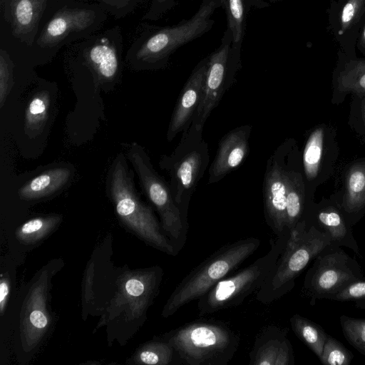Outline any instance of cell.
<instances>
[{"mask_svg":"<svg viewBox=\"0 0 365 365\" xmlns=\"http://www.w3.org/2000/svg\"><path fill=\"white\" fill-rule=\"evenodd\" d=\"M217 6L216 0H206L189 20L153 34L137 50L133 63L138 68L157 66L178 48L207 31L213 23L210 18Z\"/></svg>","mask_w":365,"mask_h":365,"instance_id":"cell-9","label":"cell"},{"mask_svg":"<svg viewBox=\"0 0 365 365\" xmlns=\"http://www.w3.org/2000/svg\"><path fill=\"white\" fill-rule=\"evenodd\" d=\"M108 6L113 14L125 12L127 9L131 8L134 0H99Z\"/></svg>","mask_w":365,"mask_h":365,"instance_id":"cell-36","label":"cell"},{"mask_svg":"<svg viewBox=\"0 0 365 365\" xmlns=\"http://www.w3.org/2000/svg\"><path fill=\"white\" fill-rule=\"evenodd\" d=\"M51 103V97L48 91H39L31 96L24 118V128L28 135L34 137L43 131L48 120Z\"/></svg>","mask_w":365,"mask_h":365,"instance_id":"cell-26","label":"cell"},{"mask_svg":"<svg viewBox=\"0 0 365 365\" xmlns=\"http://www.w3.org/2000/svg\"><path fill=\"white\" fill-rule=\"evenodd\" d=\"M47 0H1L5 19L12 34L31 46L38 31Z\"/></svg>","mask_w":365,"mask_h":365,"instance_id":"cell-18","label":"cell"},{"mask_svg":"<svg viewBox=\"0 0 365 365\" xmlns=\"http://www.w3.org/2000/svg\"><path fill=\"white\" fill-rule=\"evenodd\" d=\"M356 48L365 56V23L359 34Z\"/></svg>","mask_w":365,"mask_h":365,"instance_id":"cell-38","label":"cell"},{"mask_svg":"<svg viewBox=\"0 0 365 365\" xmlns=\"http://www.w3.org/2000/svg\"><path fill=\"white\" fill-rule=\"evenodd\" d=\"M85 58L98 83H111L119 76L118 53L108 38L102 37L88 47L85 53Z\"/></svg>","mask_w":365,"mask_h":365,"instance_id":"cell-20","label":"cell"},{"mask_svg":"<svg viewBox=\"0 0 365 365\" xmlns=\"http://www.w3.org/2000/svg\"><path fill=\"white\" fill-rule=\"evenodd\" d=\"M289 322L296 336L319 358L328 336L324 329L317 323L298 314H294Z\"/></svg>","mask_w":365,"mask_h":365,"instance_id":"cell-29","label":"cell"},{"mask_svg":"<svg viewBox=\"0 0 365 365\" xmlns=\"http://www.w3.org/2000/svg\"><path fill=\"white\" fill-rule=\"evenodd\" d=\"M51 277L47 269L36 274L23 303L20 336L23 348L29 352L39 345L51 327V316L47 307Z\"/></svg>","mask_w":365,"mask_h":365,"instance_id":"cell-10","label":"cell"},{"mask_svg":"<svg viewBox=\"0 0 365 365\" xmlns=\"http://www.w3.org/2000/svg\"><path fill=\"white\" fill-rule=\"evenodd\" d=\"M362 110H363V117H364V122H365V101L363 103Z\"/></svg>","mask_w":365,"mask_h":365,"instance_id":"cell-39","label":"cell"},{"mask_svg":"<svg viewBox=\"0 0 365 365\" xmlns=\"http://www.w3.org/2000/svg\"><path fill=\"white\" fill-rule=\"evenodd\" d=\"M287 329L276 325L264 327L257 334L249 354L250 365H293L292 346Z\"/></svg>","mask_w":365,"mask_h":365,"instance_id":"cell-16","label":"cell"},{"mask_svg":"<svg viewBox=\"0 0 365 365\" xmlns=\"http://www.w3.org/2000/svg\"><path fill=\"white\" fill-rule=\"evenodd\" d=\"M324 130L315 129L309 135L303 153V165L308 180L314 179L319 170L323 152Z\"/></svg>","mask_w":365,"mask_h":365,"instance_id":"cell-30","label":"cell"},{"mask_svg":"<svg viewBox=\"0 0 365 365\" xmlns=\"http://www.w3.org/2000/svg\"><path fill=\"white\" fill-rule=\"evenodd\" d=\"M252 125H243L226 133L220 140L215 159L208 170V184L219 182L237 169L250 151Z\"/></svg>","mask_w":365,"mask_h":365,"instance_id":"cell-15","label":"cell"},{"mask_svg":"<svg viewBox=\"0 0 365 365\" xmlns=\"http://www.w3.org/2000/svg\"><path fill=\"white\" fill-rule=\"evenodd\" d=\"M354 356L339 341L327 336L322 353L319 357L324 365H349Z\"/></svg>","mask_w":365,"mask_h":365,"instance_id":"cell-32","label":"cell"},{"mask_svg":"<svg viewBox=\"0 0 365 365\" xmlns=\"http://www.w3.org/2000/svg\"><path fill=\"white\" fill-rule=\"evenodd\" d=\"M335 76L340 91L365 93V58L350 57L339 51Z\"/></svg>","mask_w":365,"mask_h":365,"instance_id":"cell-23","label":"cell"},{"mask_svg":"<svg viewBox=\"0 0 365 365\" xmlns=\"http://www.w3.org/2000/svg\"><path fill=\"white\" fill-rule=\"evenodd\" d=\"M163 336L182 364L227 365L240 344L239 335L228 325L210 319L185 324Z\"/></svg>","mask_w":365,"mask_h":365,"instance_id":"cell-3","label":"cell"},{"mask_svg":"<svg viewBox=\"0 0 365 365\" xmlns=\"http://www.w3.org/2000/svg\"><path fill=\"white\" fill-rule=\"evenodd\" d=\"M327 14L328 29L339 51L356 57V43L365 23V0H333Z\"/></svg>","mask_w":365,"mask_h":365,"instance_id":"cell-12","label":"cell"},{"mask_svg":"<svg viewBox=\"0 0 365 365\" xmlns=\"http://www.w3.org/2000/svg\"><path fill=\"white\" fill-rule=\"evenodd\" d=\"M288 237L285 235L272 238L271 248L266 255L215 284L197 300L199 316L237 307L252 293L257 292L274 268Z\"/></svg>","mask_w":365,"mask_h":365,"instance_id":"cell-6","label":"cell"},{"mask_svg":"<svg viewBox=\"0 0 365 365\" xmlns=\"http://www.w3.org/2000/svg\"><path fill=\"white\" fill-rule=\"evenodd\" d=\"M203 126L191 122L174 150L163 155L160 168L169 175V186L175 202L187 218L189 204L209 160L208 144L202 137Z\"/></svg>","mask_w":365,"mask_h":365,"instance_id":"cell-5","label":"cell"},{"mask_svg":"<svg viewBox=\"0 0 365 365\" xmlns=\"http://www.w3.org/2000/svg\"><path fill=\"white\" fill-rule=\"evenodd\" d=\"M317 220L318 227L329 236L332 245L346 247L361 255L353 231L339 210L333 206L323 207L318 211Z\"/></svg>","mask_w":365,"mask_h":365,"instance_id":"cell-22","label":"cell"},{"mask_svg":"<svg viewBox=\"0 0 365 365\" xmlns=\"http://www.w3.org/2000/svg\"><path fill=\"white\" fill-rule=\"evenodd\" d=\"M332 245L329 236L304 219L289 235L274 268L257 290L256 299L269 304L289 292L295 279L324 250Z\"/></svg>","mask_w":365,"mask_h":365,"instance_id":"cell-2","label":"cell"},{"mask_svg":"<svg viewBox=\"0 0 365 365\" xmlns=\"http://www.w3.org/2000/svg\"><path fill=\"white\" fill-rule=\"evenodd\" d=\"M286 219L287 230L290 233L304 218L305 190L302 175L299 173L286 168Z\"/></svg>","mask_w":365,"mask_h":365,"instance_id":"cell-24","label":"cell"},{"mask_svg":"<svg viewBox=\"0 0 365 365\" xmlns=\"http://www.w3.org/2000/svg\"><path fill=\"white\" fill-rule=\"evenodd\" d=\"M163 276V269L159 266L129 274L122 282L117 304H127L126 310L130 317L143 321L148 307L159 292Z\"/></svg>","mask_w":365,"mask_h":365,"instance_id":"cell-13","label":"cell"},{"mask_svg":"<svg viewBox=\"0 0 365 365\" xmlns=\"http://www.w3.org/2000/svg\"><path fill=\"white\" fill-rule=\"evenodd\" d=\"M72 177V171L66 167L48 169L33 178L18 191L24 200H37L48 197L65 187Z\"/></svg>","mask_w":365,"mask_h":365,"instance_id":"cell-21","label":"cell"},{"mask_svg":"<svg viewBox=\"0 0 365 365\" xmlns=\"http://www.w3.org/2000/svg\"><path fill=\"white\" fill-rule=\"evenodd\" d=\"M62 220L56 214L32 218L16 230V237L24 245H36L56 229Z\"/></svg>","mask_w":365,"mask_h":365,"instance_id":"cell-27","label":"cell"},{"mask_svg":"<svg viewBox=\"0 0 365 365\" xmlns=\"http://www.w3.org/2000/svg\"><path fill=\"white\" fill-rule=\"evenodd\" d=\"M362 277L359 263L340 247L330 245L314 259L304 277L302 291L314 305L318 299H330Z\"/></svg>","mask_w":365,"mask_h":365,"instance_id":"cell-8","label":"cell"},{"mask_svg":"<svg viewBox=\"0 0 365 365\" xmlns=\"http://www.w3.org/2000/svg\"><path fill=\"white\" fill-rule=\"evenodd\" d=\"M10 292V284L8 278L1 277L0 281V314L3 315L6 307Z\"/></svg>","mask_w":365,"mask_h":365,"instance_id":"cell-37","label":"cell"},{"mask_svg":"<svg viewBox=\"0 0 365 365\" xmlns=\"http://www.w3.org/2000/svg\"><path fill=\"white\" fill-rule=\"evenodd\" d=\"M127 157L116 155L106 178V192L120 221L147 245L171 256L178 252L165 235L150 206L140 197Z\"/></svg>","mask_w":365,"mask_h":365,"instance_id":"cell-1","label":"cell"},{"mask_svg":"<svg viewBox=\"0 0 365 365\" xmlns=\"http://www.w3.org/2000/svg\"><path fill=\"white\" fill-rule=\"evenodd\" d=\"M232 40L238 43L243 34L244 5L242 0H223Z\"/></svg>","mask_w":365,"mask_h":365,"instance_id":"cell-33","label":"cell"},{"mask_svg":"<svg viewBox=\"0 0 365 365\" xmlns=\"http://www.w3.org/2000/svg\"><path fill=\"white\" fill-rule=\"evenodd\" d=\"M126 157L137 174L140 186L157 210L160 225L179 253L187 240V218L175 202L169 183L155 170L144 148L138 143H131Z\"/></svg>","mask_w":365,"mask_h":365,"instance_id":"cell-7","label":"cell"},{"mask_svg":"<svg viewBox=\"0 0 365 365\" xmlns=\"http://www.w3.org/2000/svg\"><path fill=\"white\" fill-rule=\"evenodd\" d=\"M14 64L6 51L0 53V108H2L14 86Z\"/></svg>","mask_w":365,"mask_h":365,"instance_id":"cell-34","label":"cell"},{"mask_svg":"<svg viewBox=\"0 0 365 365\" xmlns=\"http://www.w3.org/2000/svg\"><path fill=\"white\" fill-rule=\"evenodd\" d=\"M207 68V61L201 62L184 85L168 125V141H172L191 123L202 99Z\"/></svg>","mask_w":365,"mask_h":365,"instance_id":"cell-17","label":"cell"},{"mask_svg":"<svg viewBox=\"0 0 365 365\" xmlns=\"http://www.w3.org/2000/svg\"><path fill=\"white\" fill-rule=\"evenodd\" d=\"M95 18V13L89 9H62L44 26L37 44L43 48L55 46L69 34L88 29Z\"/></svg>","mask_w":365,"mask_h":365,"instance_id":"cell-19","label":"cell"},{"mask_svg":"<svg viewBox=\"0 0 365 365\" xmlns=\"http://www.w3.org/2000/svg\"><path fill=\"white\" fill-rule=\"evenodd\" d=\"M339 321L345 339L365 356V319L341 315Z\"/></svg>","mask_w":365,"mask_h":365,"instance_id":"cell-31","label":"cell"},{"mask_svg":"<svg viewBox=\"0 0 365 365\" xmlns=\"http://www.w3.org/2000/svg\"><path fill=\"white\" fill-rule=\"evenodd\" d=\"M365 206V163L354 165L346 176L343 207L348 214L361 211Z\"/></svg>","mask_w":365,"mask_h":365,"instance_id":"cell-28","label":"cell"},{"mask_svg":"<svg viewBox=\"0 0 365 365\" xmlns=\"http://www.w3.org/2000/svg\"><path fill=\"white\" fill-rule=\"evenodd\" d=\"M256 237L240 239L223 245L188 273L173 291L162 310L164 318L175 314L182 307L198 300L215 284L232 274L259 247Z\"/></svg>","mask_w":365,"mask_h":365,"instance_id":"cell-4","label":"cell"},{"mask_svg":"<svg viewBox=\"0 0 365 365\" xmlns=\"http://www.w3.org/2000/svg\"><path fill=\"white\" fill-rule=\"evenodd\" d=\"M228 60L229 44L225 43L210 56L202 99L192 123L204 126L232 85L233 76L229 73Z\"/></svg>","mask_w":365,"mask_h":365,"instance_id":"cell-14","label":"cell"},{"mask_svg":"<svg viewBox=\"0 0 365 365\" xmlns=\"http://www.w3.org/2000/svg\"><path fill=\"white\" fill-rule=\"evenodd\" d=\"M131 359L135 364H180L174 347L163 336L143 344L137 349Z\"/></svg>","mask_w":365,"mask_h":365,"instance_id":"cell-25","label":"cell"},{"mask_svg":"<svg viewBox=\"0 0 365 365\" xmlns=\"http://www.w3.org/2000/svg\"><path fill=\"white\" fill-rule=\"evenodd\" d=\"M338 302H354L359 309H365V278L359 279L330 298Z\"/></svg>","mask_w":365,"mask_h":365,"instance_id":"cell-35","label":"cell"},{"mask_svg":"<svg viewBox=\"0 0 365 365\" xmlns=\"http://www.w3.org/2000/svg\"><path fill=\"white\" fill-rule=\"evenodd\" d=\"M166 1H168V0H155V1L158 3V4L163 3V2Z\"/></svg>","mask_w":365,"mask_h":365,"instance_id":"cell-40","label":"cell"},{"mask_svg":"<svg viewBox=\"0 0 365 365\" xmlns=\"http://www.w3.org/2000/svg\"><path fill=\"white\" fill-rule=\"evenodd\" d=\"M279 148L268 159L263 182L264 215L277 237L289 235L287 227V175Z\"/></svg>","mask_w":365,"mask_h":365,"instance_id":"cell-11","label":"cell"}]
</instances>
